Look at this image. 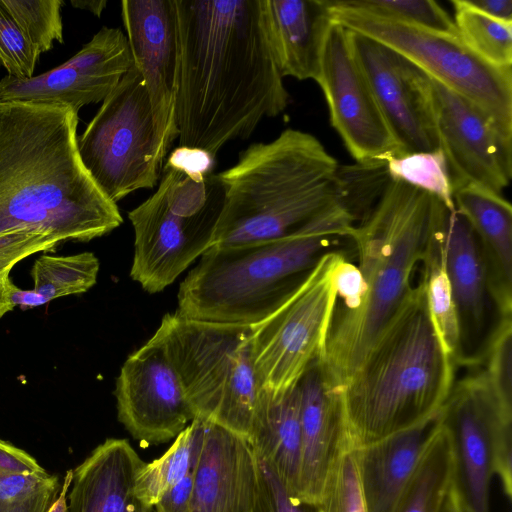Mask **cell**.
<instances>
[{
    "label": "cell",
    "mask_w": 512,
    "mask_h": 512,
    "mask_svg": "<svg viewBox=\"0 0 512 512\" xmlns=\"http://www.w3.org/2000/svg\"><path fill=\"white\" fill-rule=\"evenodd\" d=\"M180 146L216 156L281 114L289 93L273 44L269 0H174Z\"/></svg>",
    "instance_id": "cell-1"
},
{
    "label": "cell",
    "mask_w": 512,
    "mask_h": 512,
    "mask_svg": "<svg viewBox=\"0 0 512 512\" xmlns=\"http://www.w3.org/2000/svg\"><path fill=\"white\" fill-rule=\"evenodd\" d=\"M78 120L70 107L0 102V233L87 242L121 225L80 158Z\"/></svg>",
    "instance_id": "cell-2"
},
{
    "label": "cell",
    "mask_w": 512,
    "mask_h": 512,
    "mask_svg": "<svg viewBox=\"0 0 512 512\" xmlns=\"http://www.w3.org/2000/svg\"><path fill=\"white\" fill-rule=\"evenodd\" d=\"M449 211L433 195L403 181L389 182L369 214L355 226L364 291L358 305L335 311L319 360L330 389L341 387L412 288L414 268L443 232Z\"/></svg>",
    "instance_id": "cell-3"
},
{
    "label": "cell",
    "mask_w": 512,
    "mask_h": 512,
    "mask_svg": "<svg viewBox=\"0 0 512 512\" xmlns=\"http://www.w3.org/2000/svg\"><path fill=\"white\" fill-rule=\"evenodd\" d=\"M455 363L444 351L422 280L412 286L352 376L332 390L353 449L425 422L443 410Z\"/></svg>",
    "instance_id": "cell-4"
},
{
    "label": "cell",
    "mask_w": 512,
    "mask_h": 512,
    "mask_svg": "<svg viewBox=\"0 0 512 512\" xmlns=\"http://www.w3.org/2000/svg\"><path fill=\"white\" fill-rule=\"evenodd\" d=\"M355 226L352 215L337 203L286 236L212 245L182 281L176 313L201 321L256 325L297 291L333 240L351 239Z\"/></svg>",
    "instance_id": "cell-5"
},
{
    "label": "cell",
    "mask_w": 512,
    "mask_h": 512,
    "mask_svg": "<svg viewBox=\"0 0 512 512\" xmlns=\"http://www.w3.org/2000/svg\"><path fill=\"white\" fill-rule=\"evenodd\" d=\"M338 167L322 143L301 130L250 145L216 174L224 200L212 245L277 239L341 203Z\"/></svg>",
    "instance_id": "cell-6"
},
{
    "label": "cell",
    "mask_w": 512,
    "mask_h": 512,
    "mask_svg": "<svg viewBox=\"0 0 512 512\" xmlns=\"http://www.w3.org/2000/svg\"><path fill=\"white\" fill-rule=\"evenodd\" d=\"M252 326L163 316L150 338L171 361L194 418L245 440L261 391L252 358Z\"/></svg>",
    "instance_id": "cell-7"
},
{
    "label": "cell",
    "mask_w": 512,
    "mask_h": 512,
    "mask_svg": "<svg viewBox=\"0 0 512 512\" xmlns=\"http://www.w3.org/2000/svg\"><path fill=\"white\" fill-rule=\"evenodd\" d=\"M223 200L216 174L164 164L156 192L128 213L135 235L131 278L148 293L172 284L212 246Z\"/></svg>",
    "instance_id": "cell-8"
},
{
    "label": "cell",
    "mask_w": 512,
    "mask_h": 512,
    "mask_svg": "<svg viewBox=\"0 0 512 512\" xmlns=\"http://www.w3.org/2000/svg\"><path fill=\"white\" fill-rule=\"evenodd\" d=\"M327 1L334 23L402 55L476 106L497 133L512 143V68H497L485 62L459 36L381 18L348 7L341 0Z\"/></svg>",
    "instance_id": "cell-9"
},
{
    "label": "cell",
    "mask_w": 512,
    "mask_h": 512,
    "mask_svg": "<svg viewBox=\"0 0 512 512\" xmlns=\"http://www.w3.org/2000/svg\"><path fill=\"white\" fill-rule=\"evenodd\" d=\"M77 145L85 168L116 204L136 190L158 185L167 153L134 65L102 101Z\"/></svg>",
    "instance_id": "cell-10"
},
{
    "label": "cell",
    "mask_w": 512,
    "mask_h": 512,
    "mask_svg": "<svg viewBox=\"0 0 512 512\" xmlns=\"http://www.w3.org/2000/svg\"><path fill=\"white\" fill-rule=\"evenodd\" d=\"M343 255L324 253L297 291L272 315L252 326V358L261 389L295 386L325 352L338 303L335 275Z\"/></svg>",
    "instance_id": "cell-11"
},
{
    "label": "cell",
    "mask_w": 512,
    "mask_h": 512,
    "mask_svg": "<svg viewBox=\"0 0 512 512\" xmlns=\"http://www.w3.org/2000/svg\"><path fill=\"white\" fill-rule=\"evenodd\" d=\"M452 447L451 489L463 512H490L493 476L512 493V409L501 405L479 372L457 384L442 410Z\"/></svg>",
    "instance_id": "cell-12"
},
{
    "label": "cell",
    "mask_w": 512,
    "mask_h": 512,
    "mask_svg": "<svg viewBox=\"0 0 512 512\" xmlns=\"http://www.w3.org/2000/svg\"><path fill=\"white\" fill-rule=\"evenodd\" d=\"M332 127L355 162L387 161L403 155L352 47L351 32L332 21L316 81Z\"/></svg>",
    "instance_id": "cell-13"
},
{
    "label": "cell",
    "mask_w": 512,
    "mask_h": 512,
    "mask_svg": "<svg viewBox=\"0 0 512 512\" xmlns=\"http://www.w3.org/2000/svg\"><path fill=\"white\" fill-rule=\"evenodd\" d=\"M430 110L453 190L475 184L502 195L512 174V148L472 103L426 75Z\"/></svg>",
    "instance_id": "cell-14"
},
{
    "label": "cell",
    "mask_w": 512,
    "mask_h": 512,
    "mask_svg": "<svg viewBox=\"0 0 512 512\" xmlns=\"http://www.w3.org/2000/svg\"><path fill=\"white\" fill-rule=\"evenodd\" d=\"M133 65L126 35L102 27L63 64L27 79L9 75L0 80V102L70 107L74 111L103 101Z\"/></svg>",
    "instance_id": "cell-15"
},
{
    "label": "cell",
    "mask_w": 512,
    "mask_h": 512,
    "mask_svg": "<svg viewBox=\"0 0 512 512\" xmlns=\"http://www.w3.org/2000/svg\"><path fill=\"white\" fill-rule=\"evenodd\" d=\"M114 394L119 422L143 446L175 438L194 419L175 368L151 339L123 363Z\"/></svg>",
    "instance_id": "cell-16"
},
{
    "label": "cell",
    "mask_w": 512,
    "mask_h": 512,
    "mask_svg": "<svg viewBox=\"0 0 512 512\" xmlns=\"http://www.w3.org/2000/svg\"><path fill=\"white\" fill-rule=\"evenodd\" d=\"M351 43L404 154L440 149L426 74L399 53L368 37L351 32Z\"/></svg>",
    "instance_id": "cell-17"
},
{
    "label": "cell",
    "mask_w": 512,
    "mask_h": 512,
    "mask_svg": "<svg viewBox=\"0 0 512 512\" xmlns=\"http://www.w3.org/2000/svg\"><path fill=\"white\" fill-rule=\"evenodd\" d=\"M121 16L132 54L151 102L166 153L178 138L175 92L178 56L174 0H123Z\"/></svg>",
    "instance_id": "cell-18"
},
{
    "label": "cell",
    "mask_w": 512,
    "mask_h": 512,
    "mask_svg": "<svg viewBox=\"0 0 512 512\" xmlns=\"http://www.w3.org/2000/svg\"><path fill=\"white\" fill-rule=\"evenodd\" d=\"M300 404V469L296 496L316 504L336 461L351 448L337 395L327 385L319 360L297 383Z\"/></svg>",
    "instance_id": "cell-19"
},
{
    "label": "cell",
    "mask_w": 512,
    "mask_h": 512,
    "mask_svg": "<svg viewBox=\"0 0 512 512\" xmlns=\"http://www.w3.org/2000/svg\"><path fill=\"white\" fill-rule=\"evenodd\" d=\"M257 482V458L248 441L204 421L190 512H252Z\"/></svg>",
    "instance_id": "cell-20"
},
{
    "label": "cell",
    "mask_w": 512,
    "mask_h": 512,
    "mask_svg": "<svg viewBox=\"0 0 512 512\" xmlns=\"http://www.w3.org/2000/svg\"><path fill=\"white\" fill-rule=\"evenodd\" d=\"M442 425V411L414 427L357 450L366 512H394Z\"/></svg>",
    "instance_id": "cell-21"
},
{
    "label": "cell",
    "mask_w": 512,
    "mask_h": 512,
    "mask_svg": "<svg viewBox=\"0 0 512 512\" xmlns=\"http://www.w3.org/2000/svg\"><path fill=\"white\" fill-rule=\"evenodd\" d=\"M143 464L127 439H106L72 470L67 512H151L135 492Z\"/></svg>",
    "instance_id": "cell-22"
},
{
    "label": "cell",
    "mask_w": 512,
    "mask_h": 512,
    "mask_svg": "<svg viewBox=\"0 0 512 512\" xmlns=\"http://www.w3.org/2000/svg\"><path fill=\"white\" fill-rule=\"evenodd\" d=\"M455 210L475 232L484 256L489 295L500 316L512 313V208L502 195L475 184L453 190Z\"/></svg>",
    "instance_id": "cell-23"
},
{
    "label": "cell",
    "mask_w": 512,
    "mask_h": 512,
    "mask_svg": "<svg viewBox=\"0 0 512 512\" xmlns=\"http://www.w3.org/2000/svg\"><path fill=\"white\" fill-rule=\"evenodd\" d=\"M443 254L460 325L462 364L465 348L483 331L490 295L479 240L465 217L456 210L447 216Z\"/></svg>",
    "instance_id": "cell-24"
},
{
    "label": "cell",
    "mask_w": 512,
    "mask_h": 512,
    "mask_svg": "<svg viewBox=\"0 0 512 512\" xmlns=\"http://www.w3.org/2000/svg\"><path fill=\"white\" fill-rule=\"evenodd\" d=\"M273 44L282 77L316 81L332 24L327 0H269Z\"/></svg>",
    "instance_id": "cell-25"
},
{
    "label": "cell",
    "mask_w": 512,
    "mask_h": 512,
    "mask_svg": "<svg viewBox=\"0 0 512 512\" xmlns=\"http://www.w3.org/2000/svg\"><path fill=\"white\" fill-rule=\"evenodd\" d=\"M254 454L296 495L300 469V404L297 384L283 392L261 389L250 435Z\"/></svg>",
    "instance_id": "cell-26"
},
{
    "label": "cell",
    "mask_w": 512,
    "mask_h": 512,
    "mask_svg": "<svg viewBox=\"0 0 512 512\" xmlns=\"http://www.w3.org/2000/svg\"><path fill=\"white\" fill-rule=\"evenodd\" d=\"M204 421L194 418L159 458L139 469L135 492L139 500L153 508L162 495L195 467L203 440Z\"/></svg>",
    "instance_id": "cell-27"
},
{
    "label": "cell",
    "mask_w": 512,
    "mask_h": 512,
    "mask_svg": "<svg viewBox=\"0 0 512 512\" xmlns=\"http://www.w3.org/2000/svg\"><path fill=\"white\" fill-rule=\"evenodd\" d=\"M443 235L444 230L421 262L422 275L420 279L424 285L427 310L437 337L444 351L457 365L462 362L461 333L445 268Z\"/></svg>",
    "instance_id": "cell-28"
},
{
    "label": "cell",
    "mask_w": 512,
    "mask_h": 512,
    "mask_svg": "<svg viewBox=\"0 0 512 512\" xmlns=\"http://www.w3.org/2000/svg\"><path fill=\"white\" fill-rule=\"evenodd\" d=\"M452 468L451 440L442 420L394 512H441L451 486Z\"/></svg>",
    "instance_id": "cell-29"
},
{
    "label": "cell",
    "mask_w": 512,
    "mask_h": 512,
    "mask_svg": "<svg viewBox=\"0 0 512 512\" xmlns=\"http://www.w3.org/2000/svg\"><path fill=\"white\" fill-rule=\"evenodd\" d=\"M454 24L462 43L497 68H512V22L490 17L467 4L452 0Z\"/></svg>",
    "instance_id": "cell-30"
},
{
    "label": "cell",
    "mask_w": 512,
    "mask_h": 512,
    "mask_svg": "<svg viewBox=\"0 0 512 512\" xmlns=\"http://www.w3.org/2000/svg\"><path fill=\"white\" fill-rule=\"evenodd\" d=\"M99 260L91 252L42 255L33 264V290L51 300L88 291L97 282Z\"/></svg>",
    "instance_id": "cell-31"
},
{
    "label": "cell",
    "mask_w": 512,
    "mask_h": 512,
    "mask_svg": "<svg viewBox=\"0 0 512 512\" xmlns=\"http://www.w3.org/2000/svg\"><path fill=\"white\" fill-rule=\"evenodd\" d=\"M393 180L403 181L439 199L454 211L453 186L445 155L441 149L406 153L386 161Z\"/></svg>",
    "instance_id": "cell-32"
},
{
    "label": "cell",
    "mask_w": 512,
    "mask_h": 512,
    "mask_svg": "<svg viewBox=\"0 0 512 512\" xmlns=\"http://www.w3.org/2000/svg\"><path fill=\"white\" fill-rule=\"evenodd\" d=\"M337 177L341 204L355 222L359 219L361 222L369 214L391 181L386 161L339 165Z\"/></svg>",
    "instance_id": "cell-33"
},
{
    "label": "cell",
    "mask_w": 512,
    "mask_h": 512,
    "mask_svg": "<svg viewBox=\"0 0 512 512\" xmlns=\"http://www.w3.org/2000/svg\"><path fill=\"white\" fill-rule=\"evenodd\" d=\"M351 8L438 33L458 36L453 19L432 0H341Z\"/></svg>",
    "instance_id": "cell-34"
},
{
    "label": "cell",
    "mask_w": 512,
    "mask_h": 512,
    "mask_svg": "<svg viewBox=\"0 0 512 512\" xmlns=\"http://www.w3.org/2000/svg\"><path fill=\"white\" fill-rule=\"evenodd\" d=\"M483 348L475 361L483 364L478 372L498 402L512 409L511 316L500 317Z\"/></svg>",
    "instance_id": "cell-35"
},
{
    "label": "cell",
    "mask_w": 512,
    "mask_h": 512,
    "mask_svg": "<svg viewBox=\"0 0 512 512\" xmlns=\"http://www.w3.org/2000/svg\"><path fill=\"white\" fill-rule=\"evenodd\" d=\"M54 477L29 453L0 439V508L26 498Z\"/></svg>",
    "instance_id": "cell-36"
},
{
    "label": "cell",
    "mask_w": 512,
    "mask_h": 512,
    "mask_svg": "<svg viewBox=\"0 0 512 512\" xmlns=\"http://www.w3.org/2000/svg\"><path fill=\"white\" fill-rule=\"evenodd\" d=\"M28 39L40 52H47L55 41L63 43L62 0H1Z\"/></svg>",
    "instance_id": "cell-37"
},
{
    "label": "cell",
    "mask_w": 512,
    "mask_h": 512,
    "mask_svg": "<svg viewBox=\"0 0 512 512\" xmlns=\"http://www.w3.org/2000/svg\"><path fill=\"white\" fill-rule=\"evenodd\" d=\"M314 506L315 512H366L356 449L346 450L336 461Z\"/></svg>",
    "instance_id": "cell-38"
},
{
    "label": "cell",
    "mask_w": 512,
    "mask_h": 512,
    "mask_svg": "<svg viewBox=\"0 0 512 512\" xmlns=\"http://www.w3.org/2000/svg\"><path fill=\"white\" fill-rule=\"evenodd\" d=\"M40 55L0 0V66L11 77L31 78Z\"/></svg>",
    "instance_id": "cell-39"
},
{
    "label": "cell",
    "mask_w": 512,
    "mask_h": 512,
    "mask_svg": "<svg viewBox=\"0 0 512 512\" xmlns=\"http://www.w3.org/2000/svg\"><path fill=\"white\" fill-rule=\"evenodd\" d=\"M257 468V491L252 512H315L313 504L300 500L287 490L266 462L257 458Z\"/></svg>",
    "instance_id": "cell-40"
},
{
    "label": "cell",
    "mask_w": 512,
    "mask_h": 512,
    "mask_svg": "<svg viewBox=\"0 0 512 512\" xmlns=\"http://www.w3.org/2000/svg\"><path fill=\"white\" fill-rule=\"evenodd\" d=\"M61 241L31 230L0 233V277L10 274L13 266L40 251H50Z\"/></svg>",
    "instance_id": "cell-41"
},
{
    "label": "cell",
    "mask_w": 512,
    "mask_h": 512,
    "mask_svg": "<svg viewBox=\"0 0 512 512\" xmlns=\"http://www.w3.org/2000/svg\"><path fill=\"white\" fill-rule=\"evenodd\" d=\"M338 300H342V309L356 307L363 295L364 282L357 265L343 258L340 260L335 275Z\"/></svg>",
    "instance_id": "cell-42"
},
{
    "label": "cell",
    "mask_w": 512,
    "mask_h": 512,
    "mask_svg": "<svg viewBox=\"0 0 512 512\" xmlns=\"http://www.w3.org/2000/svg\"><path fill=\"white\" fill-rule=\"evenodd\" d=\"M214 159L215 157L202 149L179 146L170 152L165 165L187 174L208 175L212 173Z\"/></svg>",
    "instance_id": "cell-43"
},
{
    "label": "cell",
    "mask_w": 512,
    "mask_h": 512,
    "mask_svg": "<svg viewBox=\"0 0 512 512\" xmlns=\"http://www.w3.org/2000/svg\"><path fill=\"white\" fill-rule=\"evenodd\" d=\"M194 469L168 489L154 505L155 512H190Z\"/></svg>",
    "instance_id": "cell-44"
},
{
    "label": "cell",
    "mask_w": 512,
    "mask_h": 512,
    "mask_svg": "<svg viewBox=\"0 0 512 512\" xmlns=\"http://www.w3.org/2000/svg\"><path fill=\"white\" fill-rule=\"evenodd\" d=\"M60 488L58 477L55 476L52 481L26 498L1 507L0 512H48L56 500Z\"/></svg>",
    "instance_id": "cell-45"
},
{
    "label": "cell",
    "mask_w": 512,
    "mask_h": 512,
    "mask_svg": "<svg viewBox=\"0 0 512 512\" xmlns=\"http://www.w3.org/2000/svg\"><path fill=\"white\" fill-rule=\"evenodd\" d=\"M466 2L490 17L512 22V0H466Z\"/></svg>",
    "instance_id": "cell-46"
},
{
    "label": "cell",
    "mask_w": 512,
    "mask_h": 512,
    "mask_svg": "<svg viewBox=\"0 0 512 512\" xmlns=\"http://www.w3.org/2000/svg\"><path fill=\"white\" fill-rule=\"evenodd\" d=\"M9 297L14 307L17 305L22 309L38 307L49 302L45 297L38 294L33 289L23 290L13 283L10 284Z\"/></svg>",
    "instance_id": "cell-47"
},
{
    "label": "cell",
    "mask_w": 512,
    "mask_h": 512,
    "mask_svg": "<svg viewBox=\"0 0 512 512\" xmlns=\"http://www.w3.org/2000/svg\"><path fill=\"white\" fill-rule=\"evenodd\" d=\"M72 482V470H68L64 476L59 494L48 512H67V495Z\"/></svg>",
    "instance_id": "cell-48"
},
{
    "label": "cell",
    "mask_w": 512,
    "mask_h": 512,
    "mask_svg": "<svg viewBox=\"0 0 512 512\" xmlns=\"http://www.w3.org/2000/svg\"><path fill=\"white\" fill-rule=\"evenodd\" d=\"M12 283L9 275L0 277V318L13 310L14 306L10 301L9 288Z\"/></svg>",
    "instance_id": "cell-49"
},
{
    "label": "cell",
    "mask_w": 512,
    "mask_h": 512,
    "mask_svg": "<svg viewBox=\"0 0 512 512\" xmlns=\"http://www.w3.org/2000/svg\"><path fill=\"white\" fill-rule=\"evenodd\" d=\"M71 5L78 9L88 10L97 17H100L107 5L106 0H73Z\"/></svg>",
    "instance_id": "cell-50"
},
{
    "label": "cell",
    "mask_w": 512,
    "mask_h": 512,
    "mask_svg": "<svg viewBox=\"0 0 512 512\" xmlns=\"http://www.w3.org/2000/svg\"><path fill=\"white\" fill-rule=\"evenodd\" d=\"M441 512H463L451 486L442 505Z\"/></svg>",
    "instance_id": "cell-51"
}]
</instances>
